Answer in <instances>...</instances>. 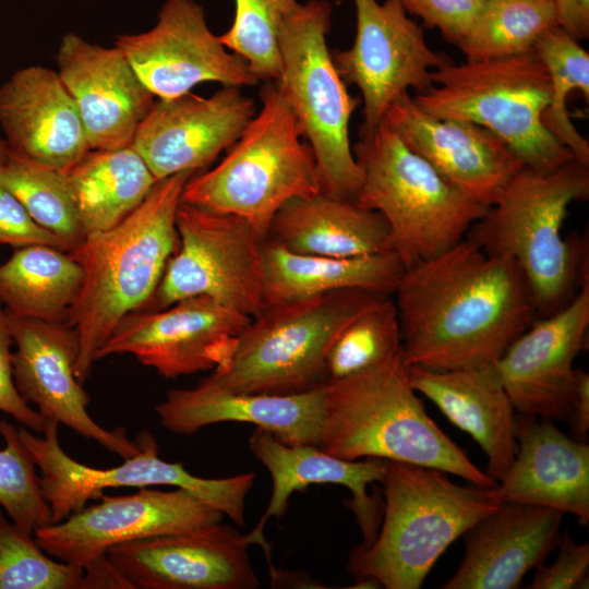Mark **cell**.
<instances>
[{"label":"cell","mask_w":589,"mask_h":589,"mask_svg":"<svg viewBox=\"0 0 589 589\" xmlns=\"http://www.w3.org/2000/svg\"><path fill=\"white\" fill-rule=\"evenodd\" d=\"M408 365L494 363L539 316L516 263L468 239L405 269L393 293Z\"/></svg>","instance_id":"1"},{"label":"cell","mask_w":589,"mask_h":589,"mask_svg":"<svg viewBox=\"0 0 589 589\" xmlns=\"http://www.w3.org/2000/svg\"><path fill=\"white\" fill-rule=\"evenodd\" d=\"M588 196L589 166L575 158L552 170L525 166L465 237L516 263L539 317L566 306L589 284L587 241L562 231L569 206Z\"/></svg>","instance_id":"2"},{"label":"cell","mask_w":589,"mask_h":589,"mask_svg":"<svg viewBox=\"0 0 589 589\" xmlns=\"http://www.w3.org/2000/svg\"><path fill=\"white\" fill-rule=\"evenodd\" d=\"M194 171L158 180L144 201L110 229L86 236L70 251L83 269L69 323L80 338L75 376H89L97 351L129 313L155 293L178 242L176 213Z\"/></svg>","instance_id":"3"},{"label":"cell","mask_w":589,"mask_h":589,"mask_svg":"<svg viewBox=\"0 0 589 589\" xmlns=\"http://www.w3.org/2000/svg\"><path fill=\"white\" fill-rule=\"evenodd\" d=\"M317 447L347 460L382 458L437 469L481 486L497 484L426 413L402 349L375 366L326 381Z\"/></svg>","instance_id":"4"},{"label":"cell","mask_w":589,"mask_h":589,"mask_svg":"<svg viewBox=\"0 0 589 589\" xmlns=\"http://www.w3.org/2000/svg\"><path fill=\"white\" fill-rule=\"evenodd\" d=\"M382 521L374 540L359 544L347 568L386 589H419L447 548L501 504L492 488L459 485L445 472L387 460Z\"/></svg>","instance_id":"5"},{"label":"cell","mask_w":589,"mask_h":589,"mask_svg":"<svg viewBox=\"0 0 589 589\" xmlns=\"http://www.w3.org/2000/svg\"><path fill=\"white\" fill-rule=\"evenodd\" d=\"M360 206L380 213L405 269L465 239L490 206L467 195L411 151L384 120L352 147Z\"/></svg>","instance_id":"6"},{"label":"cell","mask_w":589,"mask_h":589,"mask_svg":"<svg viewBox=\"0 0 589 589\" xmlns=\"http://www.w3.org/2000/svg\"><path fill=\"white\" fill-rule=\"evenodd\" d=\"M262 107L227 156L191 177L181 202L248 220L267 239L277 211L293 197L321 193L315 159L276 81L261 89Z\"/></svg>","instance_id":"7"},{"label":"cell","mask_w":589,"mask_h":589,"mask_svg":"<svg viewBox=\"0 0 589 589\" xmlns=\"http://www.w3.org/2000/svg\"><path fill=\"white\" fill-rule=\"evenodd\" d=\"M387 294L337 290L264 306L229 357L202 382L236 393L291 395L324 384L327 352L342 328Z\"/></svg>","instance_id":"8"},{"label":"cell","mask_w":589,"mask_h":589,"mask_svg":"<svg viewBox=\"0 0 589 589\" xmlns=\"http://www.w3.org/2000/svg\"><path fill=\"white\" fill-rule=\"evenodd\" d=\"M431 79L436 86L413 96L425 112L488 129L533 169L552 170L575 158L542 121L551 101V80L533 50L452 61L433 70Z\"/></svg>","instance_id":"9"},{"label":"cell","mask_w":589,"mask_h":589,"mask_svg":"<svg viewBox=\"0 0 589 589\" xmlns=\"http://www.w3.org/2000/svg\"><path fill=\"white\" fill-rule=\"evenodd\" d=\"M332 22L327 0L298 3L285 19L279 46L281 73L276 81L315 159L321 193L357 203L362 176L349 137L359 107L326 44Z\"/></svg>","instance_id":"10"},{"label":"cell","mask_w":589,"mask_h":589,"mask_svg":"<svg viewBox=\"0 0 589 589\" xmlns=\"http://www.w3.org/2000/svg\"><path fill=\"white\" fill-rule=\"evenodd\" d=\"M59 422L47 420L43 436L26 426L19 429L21 441L40 470L39 481L51 510L52 522H60L100 497L106 489L169 485L182 488L229 517L239 527L245 525V500L255 474L245 472L228 478L206 479L192 474L181 462L159 458L154 435L141 432L140 452L113 468L97 469L71 458L58 438Z\"/></svg>","instance_id":"11"},{"label":"cell","mask_w":589,"mask_h":589,"mask_svg":"<svg viewBox=\"0 0 589 589\" xmlns=\"http://www.w3.org/2000/svg\"><path fill=\"white\" fill-rule=\"evenodd\" d=\"M179 247L169 259L148 304L161 310L197 296L245 314L264 308L262 242L244 218L180 202L176 213Z\"/></svg>","instance_id":"12"},{"label":"cell","mask_w":589,"mask_h":589,"mask_svg":"<svg viewBox=\"0 0 589 589\" xmlns=\"http://www.w3.org/2000/svg\"><path fill=\"white\" fill-rule=\"evenodd\" d=\"M353 2V45L346 50H330V55L344 82L356 85L361 93L360 133H365L382 122L399 95L432 87L431 72L453 60L429 47L421 26L407 16L398 0Z\"/></svg>","instance_id":"13"},{"label":"cell","mask_w":589,"mask_h":589,"mask_svg":"<svg viewBox=\"0 0 589 589\" xmlns=\"http://www.w3.org/2000/svg\"><path fill=\"white\" fill-rule=\"evenodd\" d=\"M223 518L221 512L185 489L146 486L129 495L103 493L98 503L36 529L34 537L51 557L85 568L115 545L203 529Z\"/></svg>","instance_id":"14"},{"label":"cell","mask_w":589,"mask_h":589,"mask_svg":"<svg viewBox=\"0 0 589 589\" xmlns=\"http://www.w3.org/2000/svg\"><path fill=\"white\" fill-rule=\"evenodd\" d=\"M250 320L205 296L161 310H136L117 324L96 360L129 353L166 378L214 370L229 357Z\"/></svg>","instance_id":"15"},{"label":"cell","mask_w":589,"mask_h":589,"mask_svg":"<svg viewBox=\"0 0 589 589\" xmlns=\"http://www.w3.org/2000/svg\"><path fill=\"white\" fill-rule=\"evenodd\" d=\"M142 83L159 99H171L202 83L253 86L259 80L247 62L214 35L201 4L167 0L156 25L115 40Z\"/></svg>","instance_id":"16"},{"label":"cell","mask_w":589,"mask_h":589,"mask_svg":"<svg viewBox=\"0 0 589 589\" xmlns=\"http://www.w3.org/2000/svg\"><path fill=\"white\" fill-rule=\"evenodd\" d=\"M13 342L12 369L21 396L37 407L46 420H55L81 436L94 440L123 459L140 452L123 428L109 431L87 412L88 394L75 376L80 350L76 328L67 321H46L7 311Z\"/></svg>","instance_id":"17"},{"label":"cell","mask_w":589,"mask_h":589,"mask_svg":"<svg viewBox=\"0 0 589 589\" xmlns=\"http://www.w3.org/2000/svg\"><path fill=\"white\" fill-rule=\"evenodd\" d=\"M264 543L223 521L115 545L106 558L130 589H256L248 549Z\"/></svg>","instance_id":"18"},{"label":"cell","mask_w":589,"mask_h":589,"mask_svg":"<svg viewBox=\"0 0 589 589\" xmlns=\"http://www.w3.org/2000/svg\"><path fill=\"white\" fill-rule=\"evenodd\" d=\"M589 328V284L560 311L538 317L494 362L517 412L569 420L576 393L574 361Z\"/></svg>","instance_id":"19"},{"label":"cell","mask_w":589,"mask_h":589,"mask_svg":"<svg viewBox=\"0 0 589 589\" xmlns=\"http://www.w3.org/2000/svg\"><path fill=\"white\" fill-rule=\"evenodd\" d=\"M225 85L209 97L191 93L154 101L132 146L155 179L209 165L231 147L255 116L253 99Z\"/></svg>","instance_id":"20"},{"label":"cell","mask_w":589,"mask_h":589,"mask_svg":"<svg viewBox=\"0 0 589 589\" xmlns=\"http://www.w3.org/2000/svg\"><path fill=\"white\" fill-rule=\"evenodd\" d=\"M383 120L446 180L486 206L495 203L508 180L526 166L488 129L434 117L422 110L409 92L388 106Z\"/></svg>","instance_id":"21"},{"label":"cell","mask_w":589,"mask_h":589,"mask_svg":"<svg viewBox=\"0 0 589 589\" xmlns=\"http://www.w3.org/2000/svg\"><path fill=\"white\" fill-rule=\"evenodd\" d=\"M55 59L91 149L131 145L155 96L124 53L117 46L103 47L70 33L63 36Z\"/></svg>","instance_id":"22"},{"label":"cell","mask_w":589,"mask_h":589,"mask_svg":"<svg viewBox=\"0 0 589 589\" xmlns=\"http://www.w3.org/2000/svg\"><path fill=\"white\" fill-rule=\"evenodd\" d=\"M0 128L15 151L62 173L91 151L72 96L43 65L22 68L0 85Z\"/></svg>","instance_id":"23"},{"label":"cell","mask_w":589,"mask_h":589,"mask_svg":"<svg viewBox=\"0 0 589 589\" xmlns=\"http://www.w3.org/2000/svg\"><path fill=\"white\" fill-rule=\"evenodd\" d=\"M325 383L299 394L271 395L229 392L201 381L194 388L169 390L155 412L163 428L180 435L215 423L245 422L284 444L317 446Z\"/></svg>","instance_id":"24"},{"label":"cell","mask_w":589,"mask_h":589,"mask_svg":"<svg viewBox=\"0 0 589 589\" xmlns=\"http://www.w3.org/2000/svg\"><path fill=\"white\" fill-rule=\"evenodd\" d=\"M564 513L501 503L464 536L466 551L443 589H515L558 545Z\"/></svg>","instance_id":"25"},{"label":"cell","mask_w":589,"mask_h":589,"mask_svg":"<svg viewBox=\"0 0 589 589\" xmlns=\"http://www.w3.org/2000/svg\"><path fill=\"white\" fill-rule=\"evenodd\" d=\"M517 453L492 488L500 503L538 505L589 522V446L551 420L516 417Z\"/></svg>","instance_id":"26"},{"label":"cell","mask_w":589,"mask_h":589,"mask_svg":"<svg viewBox=\"0 0 589 589\" xmlns=\"http://www.w3.org/2000/svg\"><path fill=\"white\" fill-rule=\"evenodd\" d=\"M249 448L264 465L273 480V491L259 524L251 531L265 540L263 529L272 517L280 518L293 492L310 484H339L351 492L346 506L353 513L363 534V544L374 540L383 514V503L368 493V486L383 479L387 460L365 458L347 460L313 445H287L268 430L256 426L249 438Z\"/></svg>","instance_id":"27"},{"label":"cell","mask_w":589,"mask_h":589,"mask_svg":"<svg viewBox=\"0 0 589 589\" xmlns=\"http://www.w3.org/2000/svg\"><path fill=\"white\" fill-rule=\"evenodd\" d=\"M409 376L417 393L473 437L488 458L486 472L497 481L513 462L518 445L516 410L494 363L453 370L409 365Z\"/></svg>","instance_id":"28"},{"label":"cell","mask_w":589,"mask_h":589,"mask_svg":"<svg viewBox=\"0 0 589 589\" xmlns=\"http://www.w3.org/2000/svg\"><path fill=\"white\" fill-rule=\"evenodd\" d=\"M267 239L308 255L394 252L388 225L380 213L323 193L286 202L275 214Z\"/></svg>","instance_id":"29"},{"label":"cell","mask_w":589,"mask_h":589,"mask_svg":"<svg viewBox=\"0 0 589 589\" xmlns=\"http://www.w3.org/2000/svg\"><path fill=\"white\" fill-rule=\"evenodd\" d=\"M404 271L395 252L332 257L293 253L269 239L262 242L264 306L345 289L393 296Z\"/></svg>","instance_id":"30"},{"label":"cell","mask_w":589,"mask_h":589,"mask_svg":"<svg viewBox=\"0 0 589 589\" xmlns=\"http://www.w3.org/2000/svg\"><path fill=\"white\" fill-rule=\"evenodd\" d=\"M63 175L85 237L122 221L157 182L132 145L91 149Z\"/></svg>","instance_id":"31"},{"label":"cell","mask_w":589,"mask_h":589,"mask_svg":"<svg viewBox=\"0 0 589 589\" xmlns=\"http://www.w3.org/2000/svg\"><path fill=\"white\" fill-rule=\"evenodd\" d=\"M82 283L83 269L70 252L23 247L0 264V302L17 315L69 322Z\"/></svg>","instance_id":"32"},{"label":"cell","mask_w":589,"mask_h":589,"mask_svg":"<svg viewBox=\"0 0 589 589\" xmlns=\"http://www.w3.org/2000/svg\"><path fill=\"white\" fill-rule=\"evenodd\" d=\"M0 185L10 191L39 225L62 238L70 251L85 238L64 175L19 153L4 139H0Z\"/></svg>","instance_id":"33"},{"label":"cell","mask_w":589,"mask_h":589,"mask_svg":"<svg viewBox=\"0 0 589 589\" xmlns=\"http://www.w3.org/2000/svg\"><path fill=\"white\" fill-rule=\"evenodd\" d=\"M532 50L544 63L551 80V101L542 121L578 161L589 166L588 141L572 122L566 106V99L574 89L589 99V53L557 25L544 31Z\"/></svg>","instance_id":"34"},{"label":"cell","mask_w":589,"mask_h":589,"mask_svg":"<svg viewBox=\"0 0 589 589\" xmlns=\"http://www.w3.org/2000/svg\"><path fill=\"white\" fill-rule=\"evenodd\" d=\"M555 25L552 0H486L458 48L469 61L519 55Z\"/></svg>","instance_id":"35"},{"label":"cell","mask_w":589,"mask_h":589,"mask_svg":"<svg viewBox=\"0 0 589 589\" xmlns=\"http://www.w3.org/2000/svg\"><path fill=\"white\" fill-rule=\"evenodd\" d=\"M392 297L370 305L338 334L326 356L327 381L370 369L401 351L400 323Z\"/></svg>","instance_id":"36"},{"label":"cell","mask_w":589,"mask_h":589,"mask_svg":"<svg viewBox=\"0 0 589 589\" xmlns=\"http://www.w3.org/2000/svg\"><path fill=\"white\" fill-rule=\"evenodd\" d=\"M235 3L232 24L219 40L247 62L259 82L277 81L283 67L280 29L298 0H235Z\"/></svg>","instance_id":"37"},{"label":"cell","mask_w":589,"mask_h":589,"mask_svg":"<svg viewBox=\"0 0 589 589\" xmlns=\"http://www.w3.org/2000/svg\"><path fill=\"white\" fill-rule=\"evenodd\" d=\"M84 567L51 558L0 509V589H86Z\"/></svg>","instance_id":"38"},{"label":"cell","mask_w":589,"mask_h":589,"mask_svg":"<svg viewBox=\"0 0 589 589\" xmlns=\"http://www.w3.org/2000/svg\"><path fill=\"white\" fill-rule=\"evenodd\" d=\"M0 434L5 442L0 449V505L19 528L34 536L36 529L52 522L36 464L21 441L19 429L2 420Z\"/></svg>","instance_id":"39"},{"label":"cell","mask_w":589,"mask_h":589,"mask_svg":"<svg viewBox=\"0 0 589 589\" xmlns=\"http://www.w3.org/2000/svg\"><path fill=\"white\" fill-rule=\"evenodd\" d=\"M406 12L419 16L426 26L458 45L466 38L486 0H398Z\"/></svg>","instance_id":"40"},{"label":"cell","mask_w":589,"mask_h":589,"mask_svg":"<svg viewBox=\"0 0 589 589\" xmlns=\"http://www.w3.org/2000/svg\"><path fill=\"white\" fill-rule=\"evenodd\" d=\"M0 243L16 249L44 244L70 251L62 238L39 225L27 208L2 185H0Z\"/></svg>","instance_id":"41"},{"label":"cell","mask_w":589,"mask_h":589,"mask_svg":"<svg viewBox=\"0 0 589 589\" xmlns=\"http://www.w3.org/2000/svg\"><path fill=\"white\" fill-rule=\"evenodd\" d=\"M560 553L550 566L540 565L528 588L579 589L588 588L589 543L576 542L568 531L560 537Z\"/></svg>","instance_id":"42"},{"label":"cell","mask_w":589,"mask_h":589,"mask_svg":"<svg viewBox=\"0 0 589 589\" xmlns=\"http://www.w3.org/2000/svg\"><path fill=\"white\" fill-rule=\"evenodd\" d=\"M12 344L7 312L0 306V411L12 416L26 428L43 433L47 420L29 407L15 386L10 350Z\"/></svg>","instance_id":"43"},{"label":"cell","mask_w":589,"mask_h":589,"mask_svg":"<svg viewBox=\"0 0 589 589\" xmlns=\"http://www.w3.org/2000/svg\"><path fill=\"white\" fill-rule=\"evenodd\" d=\"M555 22L577 41L589 37V0H552Z\"/></svg>","instance_id":"44"},{"label":"cell","mask_w":589,"mask_h":589,"mask_svg":"<svg viewBox=\"0 0 589 589\" xmlns=\"http://www.w3.org/2000/svg\"><path fill=\"white\" fill-rule=\"evenodd\" d=\"M578 441L585 442L589 431V375L577 369L576 393L568 420Z\"/></svg>","instance_id":"45"}]
</instances>
